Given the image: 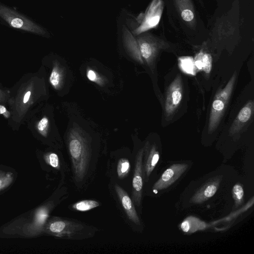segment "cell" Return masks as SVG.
<instances>
[{
	"label": "cell",
	"mask_w": 254,
	"mask_h": 254,
	"mask_svg": "<svg viewBox=\"0 0 254 254\" xmlns=\"http://www.w3.org/2000/svg\"><path fill=\"white\" fill-rule=\"evenodd\" d=\"M40 79L32 75L25 78L14 95L10 96L8 103L11 110V120L20 124L29 110L42 95Z\"/></svg>",
	"instance_id": "obj_1"
},
{
	"label": "cell",
	"mask_w": 254,
	"mask_h": 254,
	"mask_svg": "<svg viewBox=\"0 0 254 254\" xmlns=\"http://www.w3.org/2000/svg\"><path fill=\"white\" fill-rule=\"evenodd\" d=\"M68 146L74 176L79 182L82 181L87 173L91 156L90 148L86 138L77 129L70 132Z\"/></svg>",
	"instance_id": "obj_2"
},
{
	"label": "cell",
	"mask_w": 254,
	"mask_h": 254,
	"mask_svg": "<svg viewBox=\"0 0 254 254\" xmlns=\"http://www.w3.org/2000/svg\"><path fill=\"white\" fill-rule=\"evenodd\" d=\"M236 72L234 73L224 88L215 95L211 108L208 132L211 133L218 127L230 98L236 79Z\"/></svg>",
	"instance_id": "obj_3"
},
{
	"label": "cell",
	"mask_w": 254,
	"mask_h": 254,
	"mask_svg": "<svg viewBox=\"0 0 254 254\" xmlns=\"http://www.w3.org/2000/svg\"><path fill=\"white\" fill-rule=\"evenodd\" d=\"M0 17L10 26L39 35H44L45 30L33 21L9 7L0 4Z\"/></svg>",
	"instance_id": "obj_4"
},
{
	"label": "cell",
	"mask_w": 254,
	"mask_h": 254,
	"mask_svg": "<svg viewBox=\"0 0 254 254\" xmlns=\"http://www.w3.org/2000/svg\"><path fill=\"white\" fill-rule=\"evenodd\" d=\"M136 39L142 58L150 66L154 65L159 52L168 46L163 40L146 32L137 35Z\"/></svg>",
	"instance_id": "obj_5"
},
{
	"label": "cell",
	"mask_w": 254,
	"mask_h": 254,
	"mask_svg": "<svg viewBox=\"0 0 254 254\" xmlns=\"http://www.w3.org/2000/svg\"><path fill=\"white\" fill-rule=\"evenodd\" d=\"M83 228V226L80 223L59 217H53L45 224L44 230L49 235L69 239L77 234Z\"/></svg>",
	"instance_id": "obj_6"
},
{
	"label": "cell",
	"mask_w": 254,
	"mask_h": 254,
	"mask_svg": "<svg viewBox=\"0 0 254 254\" xmlns=\"http://www.w3.org/2000/svg\"><path fill=\"white\" fill-rule=\"evenodd\" d=\"M162 0H153L146 9L145 13L139 16V25L133 31L137 36L140 34L156 27L161 17L163 10Z\"/></svg>",
	"instance_id": "obj_7"
},
{
	"label": "cell",
	"mask_w": 254,
	"mask_h": 254,
	"mask_svg": "<svg viewBox=\"0 0 254 254\" xmlns=\"http://www.w3.org/2000/svg\"><path fill=\"white\" fill-rule=\"evenodd\" d=\"M183 82L181 76L177 75L168 87L164 104L166 118L171 117L176 112L183 98Z\"/></svg>",
	"instance_id": "obj_8"
},
{
	"label": "cell",
	"mask_w": 254,
	"mask_h": 254,
	"mask_svg": "<svg viewBox=\"0 0 254 254\" xmlns=\"http://www.w3.org/2000/svg\"><path fill=\"white\" fill-rule=\"evenodd\" d=\"M143 149L138 152L135 158V167L132 182L131 198L134 204L139 206L141 204L143 188Z\"/></svg>",
	"instance_id": "obj_9"
},
{
	"label": "cell",
	"mask_w": 254,
	"mask_h": 254,
	"mask_svg": "<svg viewBox=\"0 0 254 254\" xmlns=\"http://www.w3.org/2000/svg\"><path fill=\"white\" fill-rule=\"evenodd\" d=\"M188 167L185 163L174 164L167 169L154 184V190H160L168 188L183 174Z\"/></svg>",
	"instance_id": "obj_10"
},
{
	"label": "cell",
	"mask_w": 254,
	"mask_h": 254,
	"mask_svg": "<svg viewBox=\"0 0 254 254\" xmlns=\"http://www.w3.org/2000/svg\"><path fill=\"white\" fill-rule=\"evenodd\" d=\"M115 189L128 219L136 225H140V220L131 199L127 192L118 185H115Z\"/></svg>",
	"instance_id": "obj_11"
},
{
	"label": "cell",
	"mask_w": 254,
	"mask_h": 254,
	"mask_svg": "<svg viewBox=\"0 0 254 254\" xmlns=\"http://www.w3.org/2000/svg\"><path fill=\"white\" fill-rule=\"evenodd\" d=\"M254 101H249L241 109L230 128L229 133L232 135L238 131L251 118L254 111Z\"/></svg>",
	"instance_id": "obj_12"
},
{
	"label": "cell",
	"mask_w": 254,
	"mask_h": 254,
	"mask_svg": "<svg viewBox=\"0 0 254 254\" xmlns=\"http://www.w3.org/2000/svg\"><path fill=\"white\" fill-rule=\"evenodd\" d=\"M159 153L155 145L146 144L145 147V159L143 164V173L147 182L151 172L159 160Z\"/></svg>",
	"instance_id": "obj_13"
},
{
	"label": "cell",
	"mask_w": 254,
	"mask_h": 254,
	"mask_svg": "<svg viewBox=\"0 0 254 254\" xmlns=\"http://www.w3.org/2000/svg\"><path fill=\"white\" fill-rule=\"evenodd\" d=\"M221 179H215L205 184L192 197L191 201L194 203H200L212 197L216 193Z\"/></svg>",
	"instance_id": "obj_14"
},
{
	"label": "cell",
	"mask_w": 254,
	"mask_h": 254,
	"mask_svg": "<svg viewBox=\"0 0 254 254\" xmlns=\"http://www.w3.org/2000/svg\"><path fill=\"white\" fill-rule=\"evenodd\" d=\"M182 19L190 26L195 24L194 10L190 0H174Z\"/></svg>",
	"instance_id": "obj_15"
},
{
	"label": "cell",
	"mask_w": 254,
	"mask_h": 254,
	"mask_svg": "<svg viewBox=\"0 0 254 254\" xmlns=\"http://www.w3.org/2000/svg\"><path fill=\"white\" fill-rule=\"evenodd\" d=\"M123 34L124 43L128 51L136 60L142 63V58L140 54L136 39L133 37L127 27L124 26L123 28Z\"/></svg>",
	"instance_id": "obj_16"
},
{
	"label": "cell",
	"mask_w": 254,
	"mask_h": 254,
	"mask_svg": "<svg viewBox=\"0 0 254 254\" xmlns=\"http://www.w3.org/2000/svg\"><path fill=\"white\" fill-rule=\"evenodd\" d=\"M205 227L206 224L204 222L192 216L187 218L181 224L182 231L188 233H191L198 230L203 229Z\"/></svg>",
	"instance_id": "obj_17"
},
{
	"label": "cell",
	"mask_w": 254,
	"mask_h": 254,
	"mask_svg": "<svg viewBox=\"0 0 254 254\" xmlns=\"http://www.w3.org/2000/svg\"><path fill=\"white\" fill-rule=\"evenodd\" d=\"M63 81V70L57 63H55L49 76V82L54 88L59 89L61 87Z\"/></svg>",
	"instance_id": "obj_18"
},
{
	"label": "cell",
	"mask_w": 254,
	"mask_h": 254,
	"mask_svg": "<svg viewBox=\"0 0 254 254\" xmlns=\"http://www.w3.org/2000/svg\"><path fill=\"white\" fill-rule=\"evenodd\" d=\"M99 205L98 202L92 200H84L76 202L72 208L79 211H86L95 208Z\"/></svg>",
	"instance_id": "obj_19"
},
{
	"label": "cell",
	"mask_w": 254,
	"mask_h": 254,
	"mask_svg": "<svg viewBox=\"0 0 254 254\" xmlns=\"http://www.w3.org/2000/svg\"><path fill=\"white\" fill-rule=\"evenodd\" d=\"M130 168L129 161L127 158L119 160L117 168V172L119 178L123 179L128 174Z\"/></svg>",
	"instance_id": "obj_20"
},
{
	"label": "cell",
	"mask_w": 254,
	"mask_h": 254,
	"mask_svg": "<svg viewBox=\"0 0 254 254\" xmlns=\"http://www.w3.org/2000/svg\"><path fill=\"white\" fill-rule=\"evenodd\" d=\"M13 180V175L11 172L0 170V191L7 188Z\"/></svg>",
	"instance_id": "obj_21"
},
{
	"label": "cell",
	"mask_w": 254,
	"mask_h": 254,
	"mask_svg": "<svg viewBox=\"0 0 254 254\" xmlns=\"http://www.w3.org/2000/svg\"><path fill=\"white\" fill-rule=\"evenodd\" d=\"M50 123L49 119L44 116L36 124V128L37 131L42 136L46 137L49 128Z\"/></svg>",
	"instance_id": "obj_22"
},
{
	"label": "cell",
	"mask_w": 254,
	"mask_h": 254,
	"mask_svg": "<svg viewBox=\"0 0 254 254\" xmlns=\"http://www.w3.org/2000/svg\"><path fill=\"white\" fill-rule=\"evenodd\" d=\"M232 194L235 205L238 206L243 201L244 190L240 184H237L234 186L232 189Z\"/></svg>",
	"instance_id": "obj_23"
},
{
	"label": "cell",
	"mask_w": 254,
	"mask_h": 254,
	"mask_svg": "<svg viewBox=\"0 0 254 254\" xmlns=\"http://www.w3.org/2000/svg\"><path fill=\"white\" fill-rule=\"evenodd\" d=\"M201 62L202 69L206 74H209L212 68V59L211 56L208 53L202 51Z\"/></svg>",
	"instance_id": "obj_24"
},
{
	"label": "cell",
	"mask_w": 254,
	"mask_h": 254,
	"mask_svg": "<svg viewBox=\"0 0 254 254\" xmlns=\"http://www.w3.org/2000/svg\"><path fill=\"white\" fill-rule=\"evenodd\" d=\"M46 162L52 167L59 169L60 168V161L58 155L54 153H49L44 156Z\"/></svg>",
	"instance_id": "obj_25"
},
{
	"label": "cell",
	"mask_w": 254,
	"mask_h": 254,
	"mask_svg": "<svg viewBox=\"0 0 254 254\" xmlns=\"http://www.w3.org/2000/svg\"><path fill=\"white\" fill-rule=\"evenodd\" d=\"M182 68L186 72L191 73L193 70V61L191 57H182L179 59Z\"/></svg>",
	"instance_id": "obj_26"
},
{
	"label": "cell",
	"mask_w": 254,
	"mask_h": 254,
	"mask_svg": "<svg viewBox=\"0 0 254 254\" xmlns=\"http://www.w3.org/2000/svg\"><path fill=\"white\" fill-rule=\"evenodd\" d=\"M86 75L89 80L99 84H102V79L94 70L91 69H88L86 72Z\"/></svg>",
	"instance_id": "obj_27"
},
{
	"label": "cell",
	"mask_w": 254,
	"mask_h": 254,
	"mask_svg": "<svg viewBox=\"0 0 254 254\" xmlns=\"http://www.w3.org/2000/svg\"><path fill=\"white\" fill-rule=\"evenodd\" d=\"M10 96V92L8 90L2 89L0 85V104L8 103Z\"/></svg>",
	"instance_id": "obj_28"
},
{
	"label": "cell",
	"mask_w": 254,
	"mask_h": 254,
	"mask_svg": "<svg viewBox=\"0 0 254 254\" xmlns=\"http://www.w3.org/2000/svg\"><path fill=\"white\" fill-rule=\"evenodd\" d=\"M0 115H2L4 117L8 119L10 117L11 113L3 104H0Z\"/></svg>",
	"instance_id": "obj_29"
}]
</instances>
